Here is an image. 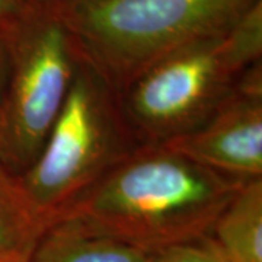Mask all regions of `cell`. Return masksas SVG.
I'll use <instances>...</instances> for the list:
<instances>
[{"label": "cell", "instance_id": "obj_1", "mask_svg": "<svg viewBox=\"0 0 262 262\" xmlns=\"http://www.w3.org/2000/svg\"><path fill=\"white\" fill-rule=\"evenodd\" d=\"M245 182L162 144H140L70 201L53 223L153 255L210 236Z\"/></svg>", "mask_w": 262, "mask_h": 262}, {"label": "cell", "instance_id": "obj_2", "mask_svg": "<svg viewBox=\"0 0 262 262\" xmlns=\"http://www.w3.org/2000/svg\"><path fill=\"white\" fill-rule=\"evenodd\" d=\"M259 2L58 0L44 5L63 24L76 57L120 94L160 60L229 31Z\"/></svg>", "mask_w": 262, "mask_h": 262}, {"label": "cell", "instance_id": "obj_3", "mask_svg": "<svg viewBox=\"0 0 262 262\" xmlns=\"http://www.w3.org/2000/svg\"><path fill=\"white\" fill-rule=\"evenodd\" d=\"M262 60V2L229 31L182 48L124 91V117L140 144H160L195 128Z\"/></svg>", "mask_w": 262, "mask_h": 262}, {"label": "cell", "instance_id": "obj_4", "mask_svg": "<svg viewBox=\"0 0 262 262\" xmlns=\"http://www.w3.org/2000/svg\"><path fill=\"white\" fill-rule=\"evenodd\" d=\"M139 146L118 94L77 58L70 89L44 147L19 177L53 225L70 201Z\"/></svg>", "mask_w": 262, "mask_h": 262}, {"label": "cell", "instance_id": "obj_5", "mask_svg": "<svg viewBox=\"0 0 262 262\" xmlns=\"http://www.w3.org/2000/svg\"><path fill=\"white\" fill-rule=\"evenodd\" d=\"M77 57L63 24L34 2L12 25V67L0 110V165L16 175L37 160L63 108Z\"/></svg>", "mask_w": 262, "mask_h": 262}, {"label": "cell", "instance_id": "obj_6", "mask_svg": "<svg viewBox=\"0 0 262 262\" xmlns=\"http://www.w3.org/2000/svg\"><path fill=\"white\" fill-rule=\"evenodd\" d=\"M160 144L233 178H262V60L201 124Z\"/></svg>", "mask_w": 262, "mask_h": 262}, {"label": "cell", "instance_id": "obj_7", "mask_svg": "<svg viewBox=\"0 0 262 262\" xmlns=\"http://www.w3.org/2000/svg\"><path fill=\"white\" fill-rule=\"evenodd\" d=\"M51 226L19 175L0 165V262H29Z\"/></svg>", "mask_w": 262, "mask_h": 262}, {"label": "cell", "instance_id": "obj_8", "mask_svg": "<svg viewBox=\"0 0 262 262\" xmlns=\"http://www.w3.org/2000/svg\"><path fill=\"white\" fill-rule=\"evenodd\" d=\"M208 237L225 262H262V178L237 189Z\"/></svg>", "mask_w": 262, "mask_h": 262}, {"label": "cell", "instance_id": "obj_9", "mask_svg": "<svg viewBox=\"0 0 262 262\" xmlns=\"http://www.w3.org/2000/svg\"><path fill=\"white\" fill-rule=\"evenodd\" d=\"M151 255L134 246L53 223L29 262H150Z\"/></svg>", "mask_w": 262, "mask_h": 262}, {"label": "cell", "instance_id": "obj_10", "mask_svg": "<svg viewBox=\"0 0 262 262\" xmlns=\"http://www.w3.org/2000/svg\"><path fill=\"white\" fill-rule=\"evenodd\" d=\"M150 262H225L217 252L214 244L207 236L206 239L192 244L179 245L153 253Z\"/></svg>", "mask_w": 262, "mask_h": 262}, {"label": "cell", "instance_id": "obj_11", "mask_svg": "<svg viewBox=\"0 0 262 262\" xmlns=\"http://www.w3.org/2000/svg\"><path fill=\"white\" fill-rule=\"evenodd\" d=\"M13 20L0 22V110L9 82L12 67V25Z\"/></svg>", "mask_w": 262, "mask_h": 262}, {"label": "cell", "instance_id": "obj_12", "mask_svg": "<svg viewBox=\"0 0 262 262\" xmlns=\"http://www.w3.org/2000/svg\"><path fill=\"white\" fill-rule=\"evenodd\" d=\"M32 0H0V22L20 16L31 6Z\"/></svg>", "mask_w": 262, "mask_h": 262}, {"label": "cell", "instance_id": "obj_13", "mask_svg": "<svg viewBox=\"0 0 262 262\" xmlns=\"http://www.w3.org/2000/svg\"><path fill=\"white\" fill-rule=\"evenodd\" d=\"M34 2H42V3H46V2H58V0H34Z\"/></svg>", "mask_w": 262, "mask_h": 262}]
</instances>
